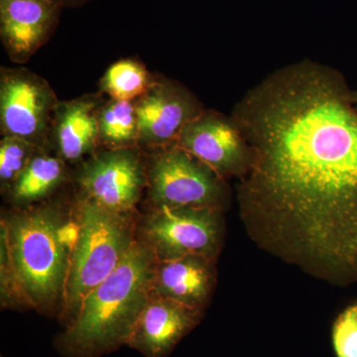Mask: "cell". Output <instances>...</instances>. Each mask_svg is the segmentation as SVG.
I'll return each instance as SVG.
<instances>
[{
  "label": "cell",
  "mask_w": 357,
  "mask_h": 357,
  "mask_svg": "<svg viewBox=\"0 0 357 357\" xmlns=\"http://www.w3.org/2000/svg\"><path fill=\"white\" fill-rule=\"evenodd\" d=\"M156 263L135 239L116 269L84 298L61 338L62 349L74 357H96L128 344L151 295Z\"/></svg>",
  "instance_id": "2"
},
{
  "label": "cell",
  "mask_w": 357,
  "mask_h": 357,
  "mask_svg": "<svg viewBox=\"0 0 357 357\" xmlns=\"http://www.w3.org/2000/svg\"><path fill=\"white\" fill-rule=\"evenodd\" d=\"M333 342L337 357H357V304L338 317L333 326Z\"/></svg>",
  "instance_id": "19"
},
{
  "label": "cell",
  "mask_w": 357,
  "mask_h": 357,
  "mask_svg": "<svg viewBox=\"0 0 357 357\" xmlns=\"http://www.w3.org/2000/svg\"><path fill=\"white\" fill-rule=\"evenodd\" d=\"M154 81L144 66L128 59L110 66L100 81V88L112 100L134 102L146 93Z\"/></svg>",
  "instance_id": "17"
},
{
  "label": "cell",
  "mask_w": 357,
  "mask_h": 357,
  "mask_svg": "<svg viewBox=\"0 0 357 357\" xmlns=\"http://www.w3.org/2000/svg\"><path fill=\"white\" fill-rule=\"evenodd\" d=\"M66 175L65 161L44 152L41 148L10 189L11 198L18 204H31L51 194Z\"/></svg>",
  "instance_id": "15"
},
{
  "label": "cell",
  "mask_w": 357,
  "mask_h": 357,
  "mask_svg": "<svg viewBox=\"0 0 357 357\" xmlns=\"http://www.w3.org/2000/svg\"><path fill=\"white\" fill-rule=\"evenodd\" d=\"M340 70L304 59L248 89L231 116L251 163L239 217L258 248L332 284L357 283V109Z\"/></svg>",
  "instance_id": "1"
},
{
  "label": "cell",
  "mask_w": 357,
  "mask_h": 357,
  "mask_svg": "<svg viewBox=\"0 0 357 357\" xmlns=\"http://www.w3.org/2000/svg\"><path fill=\"white\" fill-rule=\"evenodd\" d=\"M220 210L155 208L141 227V239L157 261L184 256L215 260L222 238Z\"/></svg>",
  "instance_id": "6"
},
{
  "label": "cell",
  "mask_w": 357,
  "mask_h": 357,
  "mask_svg": "<svg viewBox=\"0 0 357 357\" xmlns=\"http://www.w3.org/2000/svg\"><path fill=\"white\" fill-rule=\"evenodd\" d=\"M100 144L107 149H128L138 145L135 102L110 98L98 112Z\"/></svg>",
  "instance_id": "16"
},
{
  "label": "cell",
  "mask_w": 357,
  "mask_h": 357,
  "mask_svg": "<svg viewBox=\"0 0 357 357\" xmlns=\"http://www.w3.org/2000/svg\"><path fill=\"white\" fill-rule=\"evenodd\" d=\"M74 217L79 236L70 252L63 296L70 323L84 298L116 269L135 241L128 215L107 210L84 197Z\"/></svg>",
  "instance_id": "4"
},
{
  "label": "cell",
  "mask_w": 357,
  "mask_h": 357,
  "mask_svg": "<svg viewBox=\"0 0 357 357\" xmlns=\"http://www.w3.org/2000/svg\"><path fill=\"white\" fill-rule=\"evenodd\" d=\"M61 10L53 0H0V38L10 60L27 62L50 39Z\"/></svg>",
  "instance_id": "11"
},
{
  "label": "cell",
  "mask_w": 357,
  "mask_h": 357,
  "mask_svg": "<svg viewBox=\"0 0 357 357\" xmlns=\"http://www.w3.org/2000/svg\"><path fill=\"white\" fill-rule=\"evenodd\" d=\"M82 194L107 210L128 215L139 202L146 173L135 148L107 149L84 164L77 177Z\"/></svg>",
  "instance_id": "10"
},
{
  "label": "cell",
  "mask_w": 357,
  "mask_h": 357,
  "mask_svg": "<svg viewBox=\"0 0 357 357\" xmlns=\"http://www.w3.org/2000/svg\"><path fill=\"white\" fill-rule=\"evenodd\" d=\"M68 217L55 206L11 213L1 222L21 299L45 309L64 296L70 251L63 241Z\"/></svg>",
  "instance_id": "3"
},
{
  "label": "cell",
  "mask_w": 357,
  "mask_h": 357,
  "mask_svg": "<svg viewBox=\"0 0 357 357\" xmlns=\"http://www.w3.org/2000/svg\"><path fill=\"white\" fill-rule=\"evenodd\" d=\"M58 100L43 77L24 68H1L0 129L2 136L21 138L44 148Z\"/></svg>",
  "instance_id": "7"
},
{
  "label": "cell",
  "mask_w": 357,
  "mask_h": 357,
  "mask_svg": "<svg viewBox=\"0 0 357 357\" xmlns=\"http://www.w3.org/2000/svg\"><path fill=\"white\" fill-rule=\"evenodd\" d=\"M223 180L248 173L251 150L231 115L204 109L184 128L177 145Z\"/></svg>",
  "instance_id": "8"
},
{
  "label": "cell",
  "mask_w": 357,
  "mask_h": 357,
  "mask_svg": "<svg viewBox=\"0 0 357 357\" xmlns=\"http://www.w3.org/2000/svg\"><path fill=\"white\" fill-rule=\"evenodd\" d=\"M215 281L213 260L201 256H184L157 261L152 293L204 310L213 293Z\"/></svg>",
  "instance_id": "13"
},
{
  "label": "cell",
  "mask_w": 357,
  "mask_h": 357,
  "mask_svg": "<svg viewBox=\"0 0 357 357\" xmlns=\"http://www.w3.org/2000/svg\"><path fill=\"white\" fill-rule=\"evenodd\" d=\"M61 7H79L84 6L89 0H53Z\"/></svg>",
  "instance_id": "20"
},
{
  "label": "cell",
  "mask_w": 357,
  "mask_h": 357,
  "mask_svg": "<svg viewBox=\"0 0 357 357\" xmlns=\"http://www.w3.org/2000/svg\"><path fill=\"white\" fill-rule=\"evenodd\" d=\"M352 98H354V105L357 109V91H354V93H352Z\"/></svg>",
  "instance_id": "21"
},
{
  "label": "cell",
  "mask_w": 357,
  "mask_h": 357,
  "mask_svg": "<svg viewBox=\"0 0 357 357\" xmlns=\"http://www.w3.org/2000/svg\"><path fill=\"white\" fill-rule=\"evenodd\" d=\"M203 310L151 293L128 344L147 357H164L198 324Z\"/></svg>",
  "instance_id": "12"
},
{
  "label": "cell",
  "mask_w": 357,
  "mask_h": 357,
  "mask_svg": "<svg viewBox=\"0 0 357 357\" xmlns=\"http://www.w3.org/2000/svg\"><path fill=\"white\" fill-rule=\"evenodd\" d=\"M135 107L138 145L156 152L176 146L185 126L206 109L189 89L163 77L155 79Z\"/></svg>",
  "instance_id": "9"
},
{
  "label": "cell",
  "mask_w": 357,
  "mask_h": 357,
  "mask_svg": "<svg viewBox=\"0 0 357 357\" xmlns=\"http://www.w3.org/2000/svg\"><path fill=\"white\" fill-rule=\"evenodd\" d=\"M100 100L86 96L69 102H59L54 114L50 138L64 161L76 162L93 153L100 144Z\"/></svg>",
  "instance_id": "14"
},
{
  "label": "cell",
  "mask_w": 357,
  "mask_h": 357,
  "mask_svg": "<svg viewBox=\"0 0 357 357\" xmlns=\"http://www.w3.org/2000/svg\"><path fill=\"white\" fill-rule=\"evenodd\" d=\"M41 147L21 138L3 136L0 141V184L2 191H10L14 183Z\"/></svg>",
  "instance_id": "18"
},
{
  "label": "cell",
  "mask_w": 357,
  "mask_h": 357,
  "mask_svg": "<svg viewBox=\"0 0 357 357\" xmlns=\"http://www.w3.org/2000/svg\"><path fill=\"white\" fill-rule=\"evenodd\" d=\"M155 208L220 210L229 199L227 181L178 146L157 151L148 171Z\"/></svg>",
  "instance_id": "5"
}]
</instances>
